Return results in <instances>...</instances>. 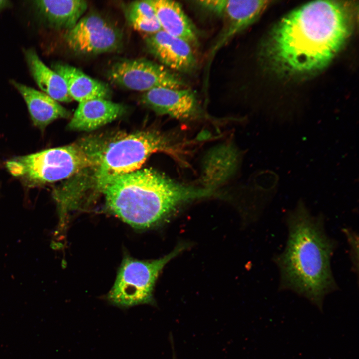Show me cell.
<instances>
[{
    "instance_id": "6da1fadb",
    "label": "cell",
    "mask_w": 359,
    "mask_h": 359,
    "mask_svg": "<svg viewBox=\"0 0 359 359\" xmlns=\"http://www.w3.org/2000/svg\"><path fill=\"white\" fill-rule=\"evenodd\" d=\"M351 12L343 1L316 0L289 13L271 33L268 55L280 71L310 73L326 67L350 35Z\"/></svg>"
},
{
    "instance_id": "7a4b0ae2",
    "label": "cell",
    "mask_w": 359,
    "mask_h": 359,
    "mask_svg": "<svg viewBox=\"0 0 359 359\" xmlns=\"http://www.w3.org/2000/svg\"><path fill=\"white\" fill-rule=\"evenodd\" d=\"M287 238L272 260L279 289L302 295L321 307L325 296L339 287L331 265L337 241L327 233L325 216L313 214L302 200L285 216Z\"/></svg>"
},
{
    "instance_id": "3957f363",
    "label": "cell",
    "mask_w": 359,
    "mask_h": 359,
    "mask_svg": "<svg viewBox=\"0 0 359 359\" xmlns=\"http://www.w3.org/2000/svg\"><path fill=\"white\" fill-rule=\"evenodd\" d=\"M101 193L112 213L138 229L155 226L185 203L216 195L215 188L180 184L151 169L118 176Z\"/></svg>"
},
{
    "instance_id": "277c9868",
    "label": "cell",
    "mask_w": 359,
    "mask_h": 359,
    "mask_svg": "<svg viewBox=\"0 0 359 359\" xmlns=\"http://www.w3.org/2000/svg\"><path fill=\"white\" fill-rule=\"evenodd\" d=\"M106 142L99 137H88L65 146L16 157L6 166L12 175L32 185L54 182L94 166Z\"/></svg>"
},
{
    "instance_id": "5b68a950",
    "label": "cell",
    "mask_w": 359,
    "mask_h": 359,
    "mask_svg": "<svg viewBox=\"0 0 359 359\" xmlns=\"http://www.w3.org/2000/svg\"><path fill=\"white\" fill-rule=\"evenodd\" d=\"M162 152L176 158L180 147L159 132H135L107 141L97 163L87 169L92 171L87 183L101 192L114 178L139 170L152 154Z\"/></svg>"
},
{
    "instance_id": "8992f818",
    "label": "cell",
    "mask_w": 359,
    "mask_h": 359,
    "mask_svg": "<svg viewBox=\"0 0 359 359\" xmlns=\"http://www.w3.org/2000/svg\"><path fill=\"white\" fill-rule=\"evenodd\" d=\"M186 247L179 244L168 254L156 260L143 261L125 257L108 294V300L124 307L153 303V289L159 273L167 263Z\"/></svg>"
},
{
    "instance_id": "52a82bcc",
    "label": "cell",
    "mask_w": 359,
    "mask_h": 359,
    "mask_svg": "<svg viewBox=\"0 0 359 359\" xmlns=\"http://www.w3.org/2000/svg\"><path fill=\"white\" fill-rule=\"evenodd\" d=\"M111 83L127 89L143 91L165 87L183 88L182 79L161 64L146 59L116 62L107 71Z\"/></svg>"
},
{
    "instance_id": "ba28073f",
    "label": "cell",
    "mask_w": 359,
    "mask_h": 359,
    "mask_svg": "<svg viewBox=\"0 0 359 359\" xmlns=\"http://www.w3.org/2000/svg\"><path fill=\"white\" fill-rule=\"evenodd\" d=\"M69 47L80 54H99L114 51L122 43L119 29L102 16L90 14L82 17L75 26L66 31Z\"/></svg>"
},
{
    "instance_id": "9c48e42d",
    "label": "cell",
    "mask_w": 359,
    "mask_h": 359,
    "mask_svg": "<svg viewBox=\"0 0 359 359\" xmlns=\"http://www.w3.org/2000/svg\"><path fill=\"white\" fill-rule=\"evenodd\" d=\"M196 2L200 7L223 20V28L212 47L211 57L233 37L252 24L268 4L269 1L203 0Z\"/></svg>"
},
{
    "instance_id": "30bf717a",
    "label": "cell",
    "mask_w": 359,
    "mask_h": 359,
    "mask_svg": "<svg viewBox=\"0 0 359 359\" xmlns=\"http://www.w3.org/2000/svg\"><path fill=\"white\" fill-rule=\"evenodd\" d=\"M142 103L157 114L180 120H191L201 114L195 92L186 88L161 87L145 92Z\"/></svg>"
},
{
    "instance_id": "8fae6325",
    "label": "cell",
    "mask_w": 359,
    "mask_h": 359,
    "mask_svg": "<svg viewBox=\"0 0 359 359\" xmlns=\"http://www.w3.org/2000/svg\"><path fill=\"white\" fill-rule=\"evenodd\" d=\"M146 35L148 49L161 64L169 70L183 73L195 70L197 60L188 42L162 30Z\"/></svg>"
},
{
    "instance_id": "7c38bea8",
    "label": "cell",
    "mask_w": 359,
    "mask_h": 359,
    "mask_svg": "<svg viewBox=\"0 0 359 359\" xmlns=\"http://www.w3.org/2000/svg\"><path fill=\"white\" fill-rule=\"evenodd\" d=\"M125 112L122 104L105 99L79 103L68 127L72 130L89 131L111 122Z\"/></svg>"
},
{
    "instance_id": "4fadbf2b",
    "label": "cell",
    "mask_w": 359,
    "mask_h": 359,
    "mask_svg": "<svg viewBox=\"0 0 359 359\" xmlns=\"http://www.w3.org/2000/svg\"><path fill=\"white\" fill-rule=\"evenodd\" d=\"M153 8L161 29L191 45L198 43L196 29L181 5L171 0H147Z\"/></svg>"
},
{
    "instance_id": "5bb4252c",
    "label": "cell",
    "mask_w": 359,
    "mask_h": 359,
    "mask_svg": "<svg viewBox=\"0 0 359 359\" xmlns=\"http://www.w3.org/2000/svg\"><path fill=\"white\" fill-rule=\"evenodd\" d=\"M52 67L64 80L72 100L80 103L95 99H108L110 97L111 90L107 84L90 77L78 68L61 62L54 63Z\"/></svg>"
},
{
    "instance_id": "9a60e30c",
    "label": "cell",
    "mask_w": 359,
    "mask_h": 359,
    "mask_svg": "<svg viewBox=\"0 0 359 359\" xmlns=\"http://www.w3.org/2000/svg\"><path fill=\"white\" fill-rule=\"evenodd\" d=\"M39 17L55 29L68 31L73 28L87 9L84 0H39L33 1Z\"/></svg>"
},
{
    "instance_id": "2e32d148",
    "label": "cell",
    "mask_w": 359,
    "mask_h": 359,
    "mask_svg": "<svg viewBox=\"0 0 359 359\" xmlns=\"http://www.w3.org/2000/svg\"><path fill=\"white\" fill-rule=\"evenodd\" d=\"M12 84L24 98L34 124L44 129L59 118H67L69 112L49 95L19 82Z\"/></svg>"
},
{
    "instance_id": "e0dca14e",
    "label": "cell",
    "mask_w": 359,
    "mask_h": 359,
    "mask_svg": "<svg viewBox=\"0 0 359 359\" xmlns=\"http://www.w3.org/2000/svg\"><path fill=\"white\" fill-rule=\"evenodd\" d=\"M25 56L31 74L39 87L57 102L72 100L63 78L48 68L32 48L25 51Z\"/></svg>"
},
{
    "instance_id": "ac0fdd59",
    "label": "cell",
    "mask_w": 359,
    "mask_h": 359,
    "mask_svg": "<svg viewBox=\"0 0 359 359\" xmlns=\"http://www.w3.org/2000/svg\"><path fill=\"white\" fill-rule=\"evenodd\" d=\"M126 16L135 30L146 35L161 30L154 10L147 0L131 3L126 9Z\"/></svg>"
},
{
    "instance_id": "d6986e66",
    "label": "cell",
    "mask_w": 359,
    "mask_h": 359,
    "mask_svg": "<svg viewBox=\"0 0 359 359\" xmlns=\"http://www.w3.org/2000/svg\"><path fill=\"white\" fill-rule=\"evenodd\" d=\"M210 156L204 173L205 180L208 183L207 187L213 188V185L223 180L228 175V171L231 169V166H232V153L228 152L227 148L226 150L222 148Z\"/></svg>"
},
{
    "instance_id": "ffe728a7",
    "label": "cell",
    "mask_w": 359,
    "mask_h": 359,
    "mask_svg": "<svg viewBox=\"0 0 359 359\" xmlns=\"http://www.w3.org/2000/svg\"><path fill=\"white\" fill-rule=\"evenodd\" d=\"M342 232L348 243L349 258L351 271L359 276V234L351 228H343Z\"/></svg>"
},
{
    "instance_id": "44dd1931",
    "label": "cell",
    "mask_w": 359,
    "mask_h": 359,
    "mask_svg": "<svg viewBox=\"0 0 359 359\" xmlns=\"http://www.w3.org/2000/svg\"><path fill=\"white\" fill-rule=\"evenodd\" d=\"M11 3L10 1L6 0H0V11L9 7Z\"/></svg>"
}]
</instances>
